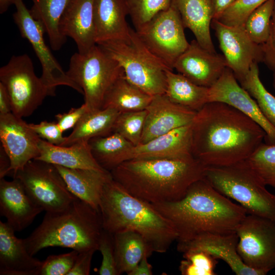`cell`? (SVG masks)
<instances>
[{
  "label": "cell",
  "mask_w": 275,
  "mask_h": 275,
  "mask_svg": "<svg viewBox=\"0 0 275 275\" xmlns=\"http://www.w3.org/2000/svg\"><path fill=\"white\" fill-rule=\"evenodd\" d=\"M245 161L266 185L275 188V144L262 143Z\"/></svg>",
  "instance_id": "36"
},
{
  "label": "cell",
  "mask_w": 275,
  "mask_h": 275,
  "mask_svg": "<svg viewBox=\"0 0 275 275\" xmlns=\"http://www.w3.org/2000/svg\"><path fill=\"white\" fill-rule=\"evenodd\" d=\"M238 242V237L236 232L226 234H207L187 242L178 243L177 248L182 253L188 250L204 251L217 260L224 261L237 275H262L243 262L237 253Z\"/></svg>",
  "instance_id": "21"
},
{
  "label": "cell",
  "mask_w": 275,
  "mask_h": 275,
  "mask_svg": "<svg viewBox=\"0 0 275 275\" xmlns=\"http://www.w3.org/2000/svg\"><path fill=\"white\" fill-rule=\"evenodd\" d=\"M10 113H12L11 100L6 88L0 82V115Z\"/></svg>",
  "instance_id": "47"
},
{
  "label": "cell",
  "mask_w": 275,
  "mask_h": 275,
  "mask_svg": "<svg viewBox=\"0 0 275 275\" xmlns=\"http://www.w3.org/2000/svg\"><path fill=\"white\" fill-rule=\"evenodd\" d=\"M171 4L179 13L184 28L192 32L199 44L216 52L210 33L213 19L211 0H172Z\"/></svg>",
  "instance_id": "26"
},
{
  "label": "cell",
  "mask_w": 275,
  "mask_h": 275,
  "mask_svg": "<svg viewBox=\"0 0 275 275\" xmlns=\"http://www.w3.org/2000/svg\"><path fill=\"white\" fill-rule=\"evenodd\" d=\"M113 237L119 274H128L145 256L149 257L153 253L144 237L138 232L122 231L113 234Z\"/></svg>",
  "instance_id": "29"
},
{
  "label": "cell",
  "mask_w": 275,
  "mask_h": 275,
  "mask_svg": "<svg viewBox=\"0 0 275 275\" xmlns=\"http://www.w3.org/2000/svg\"><path fill=\"white\" fill-rule=\"evenodd\" d=\"M29 125L41 139L51 144L62 145L66 140V137L63 136V131L56 121H43L38 124H29Z\"/></svg>",
  "instance_id": "43"
},
{
  "label": "cell",
  "mask_w": 275,
  "mask_h": 275,
  "mask_svg": "<svg viewBox=\"0 0 275 275\" xmlns=\"http://www.w3.org/2000/svg\"><path fill=\"white\" fill-rule=\"evenodd\" d=\"M237 253L249 267L266 274L275 268V223L247 214L237 226Z\"/></svg>",
  "instance_id": "12"
},
{
  "label": "cell",
  "mask_w": 275,
  "mask_h": 275,
  "mask_svg": "<svg viewBox=\"0 0 275 275\" xmlns=\"http://www.w3.org/2000/svg\"><path fill=\"white\" fill-rule=\"evenodd\" d=\"M152 205L172 223L178 243L207 234L236 232L247 214L243 207L217 191L205 177L194 182L181 199Z\"/></svg>",
  "instance_id": "2"
},
{
  "label": "cell",
  "mask_w": 275,
  "mask_h": 275,
  "mask_svg": "<svg viewBox=\"0 0 275 275\" xmlns=\"http://www.w3.org/2000/svg\"><path fill=\"white\" fill-rule=\"evenodd\" d=\"M274 1L267 0L258 7L242 25L249 37L257 44L264 43L269 37Z\"/></svg>",
  "instance_id": "35"
},
{
  "label": "cell",
  "mask_w": 275,
  "mask_h": 275,
  "mask_svg": "<svg viewBox=\"0 0 275 275\" xmlns=\"http://www.w3.org/2000/svg\"><path fill=\"white\" fill-rule=\"evenodd\" d=\"M0 82L9 95L12 113L19 118L31 115L47 96H54L36 75L27 54L14 55L1 67Z\"/></svg>",
  "instance_id": "9"
},
{
  "label": "cell",
  "mask_w": 275,
  "mask_h": 275,
  "mask_svg": "<svg viewBox=\"0 0 275 275\" xmlns=\"http://www.w3.org/2000/svg\"><path fill=\"white\" fill-rule=\"evenodd\" d=\"M205 168L195 158H143L124 161L110 172L129 194L153 204L181 199L194 182L205 177Z\"/></svg>",
  "instance_id": "3"
},
{
  "label": "cell",
  "mask_w": 275,
  "mask_h": 275,
  "mask_svg": "<svg viewBox=\"0 0 275 275\" xmlns=\"http://www.w3.org/2000/svg\"><path fill=\"white\" fill-rule=\"evenodd\" d=\"M82 90L90 111L102 108L105 96L124 73L118 62L102 46L95 45L85 53H74L66 71Z\"/></svg>",
  "instance_id": "7"
},
{
  "label": "cell",
  "mask_w": 275,
  "mask_h": 275,
  "mask_svg": "<svg viewBox=\"0 0 275 275\" xmlns=\"http://www.w3.org/2000/svg\"><path fill=\"white\" fill-rule=\"evenodd\" d=\"M147 110L120 113L114 123L113 132H117L134 146L141 144Z\"/></svg>",
  "instance_id": "37"
},
{
  "label": "cell",
  "mask_w": 275,
  "mask_h": 275,
  "mask_svg": "<svg viewBox=\"0 0 275 275\" xmlns=\"http://www.w3.org/2000/svg\"><path fill=\"white\" fill-rule=\"evenodd\" d=\"M12 0H0V13L2 14L6 12L10 5Z\"/></svg>",
  "instance_id": "51"
},
{
  "label": "cell",
  "mask_w": 275,
  "mask_h": 275,
  "mask_svg": "<svg viewBox=\"0 0 275 275\" xmlns=\"http://www.w3.org/2000/svg\"><path fill=\"white\" fill-rule=\"evenodd\" d=\"M78 252L48 256L42 261L39 275H68L75 262Z\"/></svg>",
  "instance_id": "41"
},
{
  "label": "cell",
  "mask_w": 275,
  "mask_h": 275,
  "mask_svg": "<svg viewBox=\"0 0 275 275\" xmlns=\"http://www.w3.org/2000/svg\"><path fill=\"white\" fill-rule=\"evenodd\" d=\"M236 0H211L213 9V19H217L222 13Z\"/></svg>",
  "instance_id": "49"
},
{
  "label": "cell",
  "mask_w": 275,
  "mask_h": 275,
  "mask_svg": "<svg viewBox=\"0 0 275 275\" xmlns=\"http://www.w3.org/2000/svg\"><path fill=\"white\" fill-rule=\"evenodd\" d=\"M98 251L102 256L99 269L100 275H119L115 254L113 235L102 230L99 240Z\"/></svg>",
  "instance_id": "42"
},
{
  "label": "cell",
  "mask_w": 275,
  "mask_h": 275,
  "mask_svg": "<svg viewBox=\"0 0 275 275\" xmlns=\"http://www.w3.org/2000/svg\"><path fill=\"white\" fill-rule=\"evenodd\" d=\"M99 45L118 62L132 84L152 96L165 94L169 69L149 51L135 31L131 28L127 40Z\"/></svg>",
  "instance_id": "8"
},
{
  "label": "cell",
  "mask_w": 275,
  "mask_h": 275,
  "mask_svg": "<svg viewBox=\"0 0 275 275\" xmlns=\"http://www.w3.org/2000/svg\"><path fill=\"white\" fill-rule=\"evenodd\" d=\"M146 110L141 144L191 123L197 112L173 102L165 94L153 96Z\"/></svg>",
  "instance_id": "18"
},
{
  "label": "cell",
  "mask_w": 275,
  "mask_h": 275,
  "mask_svg": "<svg viewBox=\"0 0 275 275\" xmlns=\"http://www.w3.org/2000/svg\"><path fill=\"white\" fill-rule=\"evenodd\" d=\"M99 211L103 230L113 235L138 232L153 252L166 253L177 240V232L169 219L152 204L132 196L113 179L104 188Z\"/></svg>",
  "instance_id": "4"
},
{
  "label": "cell",
  "mask_w": 275,
  "mask_h": 275,
  "mask_svg": "<svg viewBox=\"0 0 275 275\" xmlns=\"http://www.w3.org/2000/svg\"><path fill=\"white\" fill-rule=\"evenodd\" d=\"M272 86L275 91V73H273Z\"/></svg>",
  "instance_id": "52"
},
{
  "label": "cell",
  "mask_w": 275,
  "mask_h": 275,
  "mask_svg": "<svg viewBox=\"0 0 275 275\" xmlns=\"http://www.w3.org/2000/svg\"><path fill=\"white\" fill-rule=\"evenodd\" d=\"M40 139L22 118L12 113L0 115L1 146L10 159L13 176L39 155Z\"/></svg>",
  "instance_id": "15"
},
{
  "label": "cell",
  "mask_w": 275,
  "mask_h": 275,
  "mask_svg": "<svg viewBox=\"0 0 275 275\" xmlns=\"http://www.w3.org/2000/svg\"><path fill=\"white\" fill-rule=\"evenodd\" d=\"M70 191L78 199L99 211L105 185L113 179L109 171L69 169L55 165Z\"/></svg>",
  "instance_id": "25"
},
{
  "label": "cell",
  "mask_w": 275,
  "mask_h": 275,
  "mask_svg": "<svg viewBox=\"0 0 275 275\" xmlns=\"http://www.w3.org/2000/svg\"><path fill=\"white\" fill-rule=\"evenodd\" d=\"M180 16L172 4L135 32L149 51L169 69L189 45Z\"/></svg>",
  "instance_id": "11"
},
{
  "label": "cell",
  "mask_w": 275,
  "mask_h": 275,
  "mask_svg": "<svg viewBox=\"0 0 275 275\" xmlns=\"http://www.w3.org/2000/svg\"><path fill=\"white\" fill-rule=\"evenodd\" d=\"M179 270L183 275H214L217 259L200 250H188L183 253Z\"/></svg>",
  "instance_id": "38"
},
{
  "label": "cell",
  "mask_w": 275,
  "mask_h": 275,
  "mask_svg": "<svg viewBox=\"0 0 275 275\" xmlns=\"http://www.w3.org/2000/svg\"><path fill=\"white\" fill-rule=\"evenodd\" d=\"M16 8L13 17L21 36L32 45L41 66L40 77L44 85L54 96L59 86H66L83 95L82 89L67 75L45 43L44 30L41 24L32 16L23 0H12Z\"/></svg>",
  "instance_id": "13"
},
{
  "label": "cell",
  "mask_w": 275,
  "mask_h": 275,
  "mask_svg": "<svg viewBox=\"0 0 275 275\" xmlns=\"http://www.w3.org/2000/svg\"><path fill=\"white\" fill-rule=\"evenodd\" d=\"M258 64L254 63L246 75L238 81L255 99L262 114L275 128V97L262 84Z\"/></svg>",
  "instance_id": "34"
},
{
  "label": "cell",
  "mask_w": 275,
  "mask_h": 275,
  "mask_svg": "<svg viewBox=\"0 0 275 275\" xmlns=\"http://www.w3.org/2000/svg\"><path fill=\"white\" fill-rule=\"evenodd\" d=\"M129 15L135 30L159 12L168 9L172 0H127Z\"/></svg>",
  "instance_id": "39"
},
{
  "label": "cell",
  "mask_w": 275,
  "mask_h": 275,
  "mask_svg": "<svg viewBox=\"0 0 275 275\" xmlns=\"http://www.w3.org/2000/svg\"><path fill=\"white\" fill-rule=\"evenodd\" d=\"M89 144L95 159L103 169L109 172L125 161L126 155L134 146L117 132L93 138L89 141Z\"/></svg>",
  "instance_id": "33"
},
{
  "label": "cell",
  "mask_w": 275,
  "mask_h": 275,
  "mask_svg": "<svg viewBox=\"0 0 275 275\" xmlns=\"http://www.w3.org/2000/svg\"><path fill=\"white\" fill-rule=\"evenodd\" d=\"M192 125V153L205 167H222L247 159L265 140L250 117L221 102L207 103Z\"/></svg>",
  "instance_id": "1"
},
{
  "label": "cell",
  "mask_w": 275,
  "mask_h": 275,
  "mask_svg": "<svg viewBox=\"0 0 275 275\" xmlns=\"http://www.w3.org/2000/svg\"><path fill=\"white\" fill-rule=\"evenodd\" d=\"M227 104L250 117L266 133L265 143L275 144V128L261 112L257 103L239 84L233 71L226 67L216 82L209 88L208 102Z\"/></svg>",
  "instance_id": "16"
},
{
  "label": "cell",
  "mask_w": 275,
  "mask_h": 275,
  "mask_svg": "<svg viewBox=\"0 0 275 275\" xmlns=\"http://www.w3.org/2000/svg\"><path fill=\"white\" fill-rule=\"evenodd\" d=\"M88 110L87 106L84 103L80 107L71 108L68 112L56 115V122L61 129L65 131L74 128Z\"/></svg>",
  "instance_id": "45"
},
{
  "label": "cell",
  "mask_w": 275,
  "mask_h": 275,
  "mask_svg": "<svg viewBox=\"0 0 275 275\" xmlns=\"http://www.w3.org/2000/svg\"><path fill=\"white\" fill-rule=\"evenodd\" d=\"M263 61L267 68L275 73V1L270 21L269 37L267 41L261 45Z\"/></svg>",
  "instance_id": "44"
},
{
  "label": "cell",
  "mask_w": 275,
  "mask_h": 275,
  "mask_svg": "<svg viewBox=\"0 0 275 275\" xmlns=\"http://www.w3.org/2000/svg\"><path fill=\"white\" fill-rule=\"evenodd\" d=\"M191 123L133 146L126 155L124 161L132 159L186 160L194 158L192 153Z\"/></svg>",
  "instance_id": "19"
},
{
  "label": "cell",
  "mask_w": 275,
  "mask_h": 275,
  "mask_svg": "<svg viewBox=\"0 0 275 275\" xmlns=\"http://www.w3.org/2000/svg\"><path fill=\"white\" fill-rule=\"evenodd\" d=\"M205 178L219 193L239 203L247 214L275 223V195L245 160L229 166L206 167Z\"/></svg>",
  "instance_id": "6"
},
{
  "label": "cell",
  "mask_w": 275,
  "mask_h": 275,
  "mask_svg": "<svg viewBox=\"0 0 275 275\" xmlns=\"http://www.w3.org/2000/svg\"><path fill=\"white\" fill-rule=\"evenodd\" d=\"M102 230L100 211L77 199L64 210L46 212L41 223L23 240L32 256L52 246L97 251Z\"/></svg>",
  "instance_id": "5"
},
{
  "label": "cell",
  "mask_w": 275,
  "mask_h": 275,
  "mask_svg": "<svg viewBox=\"0 0 275 275\" xmlns=\"http://www.w3.org/2000/svg\"><path fill=\"white\" fill-rule=\"evenodd\" d=\"M39 155L35 159L69 169L105 170L93 157L89 141L69 146L56 145L40 139Z\"/></svg>",
  "instance_id": "27"
},
{
  "label": "cell",
  "mask_w": 275,
  "mask_h": 275,
  "mask_svg": "<svg viewBox=\"0 0 275 275\" xmlns=\"http://www.w3.org/2000/svg\"><path fill=\"white\" fill-rule=\"evenodd\" d=\"M226 67L223 55L206 49L195 39L176 60L173 69L195 84L210 88Z\"/></svg>",
  "instance_id": "17"
},
{
  "label": "cell",
  "mask_w": 275,
  "mask_h": 275,
  "mask_svg": "<svg viewBox=\"0 0 275 275\" xmlns=\"http://www.w3.org/2000/svg\"><path fill=\"white\" fill-rule=\"evenodd\" d=\"M211 26L227 67L233 71L238 81L246 75L254 63L262 62L261 45L251 40L243 26H229L213 19Z\"/></svg>",
  "instance_id": "14"
},
{
  "label": "cell",
  "mask_w": 275,
  "mask_h": 275,
  "mask_svg": "<svg viewBox=\"0 0 275 275\" xmlns=\"http://www.w3.org/2000/svg\"><path fill=\"white\" fill-rule=\"evenodd\" d=\"M153 96L120 76L106 93L102 108H113L119 113L146 109Z\"/></svg>",
  "instance_id": "31"
},
{
  "label": "cell",
  "mask_w": 275,
  "mask_h": 275,
  "mask_svg": "<svg viewBox=\"0 0 275 275\" xmlns=\"http://www.w3.org/2000/svg\"><path fill=\"white\" fill-rule=\"evenodd\" d=\"M166 96L173 102L198 112L208 103L209 88L199 86L173 70L166 71Z\"/></svg>",
  "instance_id": "30"
},
{
  "label": "cell",
  "mask_w": 275,
  "mask_h": 275,
  "mask_svg": "<svg viewBox=\"0 0 275 275\" xmlns=\"http://www.w3.org/2000/svg\"><path fill=\"white\" fill-rule=\"evenodd\" d=\"M119 112L113 108L88 110L73 128L62 146H69L81 141H89L98 136L113 132L116 119Z\"/></svg>",
  "instance_id": "28"
},
{
  "label": "cell",
  "mask_w": 275,
  "mask_h": 275,
  "mask_svg": "<svg viewBox=\"0 0 275 275\" xmlns=\"http://www.w3.org/2000/svg\"><path fill=\"white\" fill-rule=\"evenodd\" d=\"M10 159L2 146L0 149V179L10 174Z\"/></svg>",
  "instance_id": "50"
},
{
  "label": "cell",
  "mask_w": 275,
  "mask_h": 275,
  "mask_svg": "<svg viewBox=\"0 0 275 275\" xmlns=\"http://www.w3.org/2000/svg\"><path fill=\"white\" fill-rule=\"evenodd\" d=\"M147 256H145L137 266L131 271L128 275H151L153 274L152 266L148 262Z\"/></svg>",
  "instance_id": "48"
},
{
  "label": "cell",
  "mask_w": 275,
  "mask_h": 275,
  "mask_svg": "<svg viewBox=\"0 0 275 275\" xmlns=\"http://www.w3.org/2000/svg\"><path fill=\"white\" fill-rule=\"evenodd\" d=\"M43 211L26 194L18 178L11 181L0 179V214L15 231L27 228Z\"/></svg>",
  "instance_id": "20"
},
{
  "label": "cell",
  "mask_w": 275,
  "mask_h": 275,
  "mask_svg": "<svg viewBox=\"0 0 275 275\" xmlns=\"http://www.w3.org/2000/svg\"><path fill=\"white\" fill-rule=\"evenodd\" d=\"M21 182L26 194L46 212L66 209L78 199L69 189L55 165L33 159L13 176Z\"/></svg>",
  "instance_id": "10"
},
{
  "label": "cell",
  "mask_w": 275,
  "mask_h": 275,
  "mask_svg": "<svg viewBox=\"0 0 275 275\" xmlns=\"http://www.w3.org/2000/svg\"><path fill=\"white\" fill-rule=\"evenodd\" d=\"M95 251V250H91L79 252L68 275H89L92 259Z\"/></svg>",
  "instance_id": "46"
},
{
  "label": "cell",
  "mask_w": 275,
  "mask_h": 275,
  "mask_svg": "<svg viewBox=\"0 0 275 275\" xmlns=\"http://www.w3.org/2000/svg\"><path fill=\"white\" fill-rule=\"evenodd\" d=\"M94 1L71 0L60 20L61 34L74 41L79 53L86 52L96 44Z\"/></svg>",
  "instance_id": "22"
},
{
  "label": "cell",
  "mask_w": 275,
  "mask_h": 275,
  "mask_svg": "<svg viewBox=\"0 0 275 275\" xmlns=\"http://www.w3.org/2000/svg\"><path fill=\"white\" fill-rule=\"evenodd\" d=\"M267 0H236L215 20L229 26H242L248 16Z\"/></svg>",
  "instance_id": "40"
},
{
  "label": "cell",
  "mask_w": 275,
  "mask_h": 275,
  "mask_svg": "<svg viewBox=\"0 0 275 275\" xmlns=\"http://www.w3.org/2000/svg\"><path fill=\"white\" fill-rule=\"evenodd\" d=\"M93 12L96 44L128 39L127 0H94Z\"/></svg>",
  "instance_id": "23"
},
{
  "label": "cell",
  "mask_w": 275,
  "mask_h": 275,
  "mask_svg": "<svg viewBox=\"0 0 275 275\" xmlns=\"http://www.w3.org/2000/svg\"><path fill=\"white\" fill-rule=\"evenodd\" d=\"M15 232L7 222L0 221V275H39L42 261L28 252Z\"/></svg>",
  "instance_id": "24"
},
{
  "label": "cell",
  "mask_w": 275,
  "mask_h": 275,
  "mask_svg": "<svg viewBox=\"0 0 275 275\" xmlns=\"http://www.w3.org/2000/svg\"><path fill=\"white\" fill-rule=\"evenodd\" d=\"M71 0H32L30 13L48 35L51 48L60 50L67 40L59 30L61 18Z\"/></svg>",
  "instance_id": "32"
}]
</instances>
